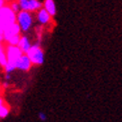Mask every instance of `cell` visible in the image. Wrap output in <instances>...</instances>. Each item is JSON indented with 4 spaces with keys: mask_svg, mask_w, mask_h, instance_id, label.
I'll list each match as a JSON object with an SVG mask.
<instances>
[{
    "mask_svg": "<svg viewBox=\"0 0 122 122\" xmlns=\"http://www.w3.org/2000/svg\"><path fill=\"white\" fill-rule=\"evenodd\" d=\"M34 17L35 16L32 12L25 11V10H21V11L16 14V22L19 25L22 33L26 34L32 29L35 20Z\"/></svg>",
    "mask_w": 122,
    "mask_h": 122,
    "instance_id": "obj_1",
    "label": "cell"
},
{
    "mask_svg": "<svg viewBox=\"0 0 122 122\" xmlns=\"http://www.w3.org/2000/svg\"><path fill=\"white\" fill-rule=\"evenodd\" d=\"M27 55L29 56V58L31 59L33 65H35V66L42 65L44 63V61H45L44 51L41 48V46L39 45V43L33 44L32 47L30 48V50L28 51Z\"/></svg>",
    "mask_w": 122,
    "mask_h": 122,
    "instance_id": "obj_2",
    "label": "cell"
},
{
    "mask_svg": "<svg viewBox=\"0 0 122 122\" xmlns=\"http://www.w3.org/2000/svg\"><path fill=\"white\" fill-rule=\"evenodd\" d=\"M14 22H16V14L12 11L11 8L5 5L2 8H0V25L3 30L9 24H12Z\"/></svg>",
    "mask_w": 122,
    "mask_h": 122,
    "instance_id": "obj_3",
    "label": "cell"
},
{
    "mask_svg": "<svg viewBox=\"0 0 122 122\" xmlns=\"http://www.w3.org/2000/svg\"><path fill=\"white\" fill-rule=\"evenodd\" d=\"M5 51H6V57H7V63L13 64L16 66V61L19 59V57L23 54L17 45H10L8 44L5 47Z\"/></svg>",
    "mask_w": 122,
    "mask_h": 122,
    "instance_id": "obj_4",
    "label": "cell"
},
{
    "mask_svg": "<svg viewBox=\"0 0 122 122\" xmlns=\"http://www.w3.org/2000/svg\"><path fill=\"white\" fill-rule=\"evenodd\" d=\"M52 15L43 7L35 12V19L40 26H48L52 23Z\"/></svg>",
    "mask_w": 122,
    "mask_h": 122,
    "instance_id": "obj_5",
    "label": "cell"
},
{
    "mask_svg": "<svg viewBox=\"0 0 122 122\" xmlns=\"http://www.w3.org/2000/svg\"><path fill=\"white\" fill-rule=\"evenodd\" d=\"M20 6H21V10L35 13L43 7V2L40 0H27L25 2L20 3Z\"/></svg>",
    "mask_w": 122,
    "mask_h": 122,
    "instance_id": "obj_6",
    "label": "cell"
},
{
    "mask_svg": "<svg viewBox=\"0 0 122 122\" xmlns=\"http://www.w3.org/2000/svg\"><path fill=\"white\" fill-rule=\"evenodd\" d=\"M32 61L31 59L29 58V56L27 54L23 53L21 56L19 57V59L16 61V68L20 71H24V72H26V71H29L32 67Z\"/></svg>",
    "mask_w": 122,
    "mask_h": 122,
    "instance_id": "obj_7",
    "label": "cell"
},
{
    "mask_svg": "<svg viewBox=\"0 0 122 122\" xmlns=\"http://www.w3.org/2000/svg\"><path fill=\"white\" fill-rule=\"evenodd\" d=\"M21 32V29H20L19 25L17 24V22H14L12 24H9L8 26H6L3 30V35H4V39L5 41H7L8 39H10L13 36H16L19 35Z\"/></svg>",
    "mask_w": 122,
    "mask_h": 122,
    "instance_id": "obj_8",
    "label": "cell"
},
{
    "mask_svg": "<svg viewBox=\"0 0 122 122\" xmlns=\"http://www.w3.org/2000/svg\"><path fill=\"white\" fill-rule=\"evenodd\" d=\"M32 42L30 38L27 36L26 34H23L21 35V38H20V41H19V44H18V47L21 49V51L25 54H27L28 51L30 50V48L32 47Z\"/></svg>",
    "mask_w": 122,
    "mask_h": 122,
    "instance_id": "obj_9",
    "label": "cell"
},
{
    "mask_svg": "<svg viewBox=\"0 0 122 122\" xmlns=\"http://www.w3.org/2000/svg\"><path fill=\"white\" fill-rule=\"evenodd\" d=\"M43 8L46 9L52 16H55L57 13L56 4H55L54 0H44L43 1Z\"/></svg>",
    "mask_w": 122,
    "mask_h": 122,
    "instance_id": "obj_10",
    "label": "cell"
},
{
    "mask_svg": "<svg viewBox=\"0 0 122 122\" xmlns=\"http://www.w3.org/2000/svg\"><path fill=\"white\" fill-rule=\"evenodd\" d=\"M7 63V57H6V51L2 47V44L0 43V65H2L4 67V65Z\"/></svg>",
    "mask_w": 122,
    "mask_h": 122,
    "instance_id": "obj_11",
    "label": "cell"
},
{
    "mask_svg": "<svg viewBox=\"0 0 122 122\" xmlns=\"http://www.w3.org/2000/svg\"><path fill=\"white\" fill-rule=\"evenodd\" d=\"M9 7L11 8V10L15 14H17L18 12L21 11V6H20V3L17 1V0H16V1H14V0H13V1L10 2Z\"/></svg>",
    "mask_w": 122,
    "mask_h": 122,
    "instance_id": "obj_12",
    "label": "cell"
},
{
    "mask_svg": "<svg viewBox=\"0 0 122 122\" xmlns=\"http://www.w3.org/2000/svg\"><path fill=\"white\" fill-rule=\"evenodd\" d=\"M20 38H21V34H19V35H16V36L11 37L10 39H8L6 42H7L8 44H10V45H17V46H18L19 41H20Z\"/></svg>",
    "mask_w": 122,
    "mask_h": 122,
    "instance_id": "obj_13",
    "label": "cell"
},
{
    "mask_svg": "<svg viewBox=\"0 0 122 122\" xmlns=\"http://www.w3.org/2000/svg\"><path fill=\"white\" fill-rule=\"evenodd\" d=\"M9 114V108L6 105H3L2 107H0V118H5Z\"/></svg>",
    "mask_w": 122,
    "mask_h": 122,
    "instance_id": "obj_14",
    "label": "cell"
},
{
    "mask_svg": "<svg viewBox=\"0 0 122 122\" xmlns=\"http://www.w3.org/2000/svg\"><path fill=\"white\" fill-rule=\"evenodd\" d=\"M38 118L40 119V121L45 122L47 120V115L45 114L44 112H38Z\"/></svg>",
    "mask_w": 122,
    "mask_h": 122,
    "instance_id": "obj_15",
    "label": "cell"
},
{
    "mask_svg": "<svg viewBox=\"0 0 122 122\" xmlns=\"http://www.w3.org/2000/svg\"><path fill=\"white\" fill-rule=\"evenodd\" d=\"M10 80H11V73H5V75H4V81H7V82H9Z\"/></svg>",
    "mask_w": 122,
    "mask_h": 122,
    "instance_id": "obj_16",
    "label": "cell"
},
{
    "mask_svg": "<svg viewBox=\"0 0 122 122\" xmlns=\"http://www.w3.org/2000/svg\"><path fill=\"white\" fill-rule=\"evenodd\" d=\"M3 105H5V102H4V100H3V98L0 96V107H2Z\"/></svg>",
    "mask_w": 122,
    "mask_h": 122,
    "instance_id": "obj_17",
    "label": "cell"
},
{
    "mask_svg": "<svg viewBox=\"0 0 122 122\" xmlns=\"http://www.w3.org/2000/svg\"><path fill=\"white\" fill-rule=\"evenodd\" d=\"M4 5H5V1H4V0H0V8H2Z\"/></svg>",
    "mask_w": 122,
    "mask_h": 122,
    "instance_id": "obj_18",
    "label": "cell"
},
{
    "mask_svg": "<svg viewBox=\"0 0 122 122\" xmlns=\"http://www.w3.org/2000/svg\"><path fill=\"white\" fill-rule=\"evenodd\" d=\"M17 1H18L19 3H22V2H25V1H27V0H17Z\"/></svg>",
    "mask_w": 122,
    "mask_h": 122,
    "instance_id": "obj_19",
    "label": "cell"
},
{
    "mask_svg": "<svg viewBox=\"0 0 122 122\" xmlns=\"http://www.w3.org/2000/svg\"><path fill=\"white\" fill-rule=\"evenodd\" d=\"M4 1H8V2H11V1H13V0H4Z\"/></svg>",
    "mask_w": 122,
    "mask_h": 122,
    "instance_id": "obj_20",
    "label": "cell"
}]
</instances>
